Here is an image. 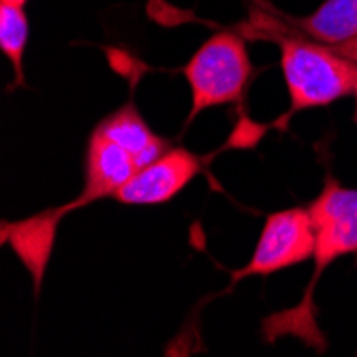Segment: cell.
I'll use <instances>...</instances> for the list:
<instances>
[{
	"label": "cell",
	"instance_id": "5",
	"mask_svg": "<svg viewBox=\"0 0 357 357\" xmlns=\"http://www.w3.org/2000/svg\"><path fill=\"white\" fill-rule=\"evenodd\" d=\"M206 158L184 148H169L154 163L142 167L128 180L116 197L126 206H156L172 202L204 169Z\"/></svg>",
	"mask_w": 357,
	"mask_h": 357
},
{
	"label": "cell",
	"instance_id": "8",
	"mask_svg": "<svg viewBox=\"0 0 357 357\" xmlns=\"http://www.w3.org/2000/svg\"><path fill=\"white\" fill-rule=\"evenodd\" d=\"M96 131H101L116 144H120L126 152H131L137 167H146L158 156H163L169 150V144L152 133V128L144 122L135 105H124L103 122H99Z\"/></svg>",
	"mask_w": 357,
	"mask_h": 357
},
{
	"label": "cell",
	"instance_id": "12",
	"mask_svg": "<svg viewBox=\"0 0 357 357\" xmlns=\"http://www.w3.org/2000/svg\"><path fill=\"white\" fill-rule=\"evenodd\" d=\"M353 94H355V122H357V86H355V92Z\"/></svg>",
	"mask_w": 357,
	"mask_h": 357
},
{
	"label": "cell",
	"instance_id": "4",
	"mask_svg": "<svg viewBox=\"0 0 357 357\" xmlns=\"http://www.w3.org/2000/svg\"><path fill=\"white\" fill-rule=\"evenodd\" d=\"M317 234L308 208H289L274 212L255 246L250 261L234 274V282L246 276H270L300 266L314 255Z\"/></svg>",
	"mask_w": 357,
	"mask_h": 357
},
{
	"label": "cell",
	"instance_id": "2",
	"mask_svg": "<svg viewBox=\"0 0 357 357\" xmlns=\"http://www.w3.org/2000/svg\"><path fill=\"white\" fill-rule=\"evenodd\" d=\"M250 73L252 64L246 41L229 30L212 35L184 67L190 88L188 122L210 107L240 101Z\"/></svg>",
	"mask_w": 357,
	"mask_h": 357
},
{
	"label": "cell",
	"instance_id": "3",
	"mask_svg": "<svg viewBox=\"0 0 357 357\" xmlns=\"http://www.w3.org/2000/svg\"><path fill=\"white\" fill-rule=\"evenodd\" d=\"M308 210H310L314 234H317V244H314V255H312L314 276L310 280V287L306 291L300 308L284 312V314L289 317L304 314V323H308L317 332L308 308H310L312 289L319 276L326 272V268L334 264L336 259L357 252V188H344L336 180H328L319 197L308 206ZM304 323H302V334H304L302 338H306Z\"/></svg>",
	"mask_w": 357,
	"mask_h": 357
},
{
	"label": "cell",
	"instance_id": "6",
	"mask_svg": "<svg viewBox=\"0 0 357 357\" xmlns=\"http://www.w3.org/2000/svg\"><path fill=\"white\" fill-rule=\"evenodd\" d=\"M139 172L135 158L131 152H126L120 144L96 131L88 142L86 150V176H84V188L79 197L71 202L67 212L88 206L92 202L116 197V192Z\"/></svg>",
	"mask_w": 357,
	"mask_h": 357
},
{
	"label": "cell",
	"instance_id": "9",
	"mask_svg": "<svg viewBox=\"0 0 357 357\" xmlns=\"http://www.w3.org/2000/svg\"><path fill=\"white\" fill-rule=\"evenodd\" d=\"M306 37L332 47L357 39V0H326L308 17L296 22Z\"/></svg>",
	"mask_w": 357,
	"mask_h": 357
},
{
	"label": "cell",
	"instance_id": "7",
	"mask_svg": "<svg viewBox=\"0 0 357 357\" xmlns=\"http://www.w3.org/2000/svg\"><path fill=\"white\" fill-rule=\"evenodd\" d=\"M64 214H67V210L62 206V208L45 210V212H41L37 216H30L26 220H17V222L5 220L3 222V242L11 244V248L17 252L26 270L32 274L35 291H39V287L43 282V274H45L50 255H52L58 222Z\"/></svg>",
	"mask_w": 357,
	"mask_h": 357
},
{
	"label": "cell",
	"instance_id": "11",
	"mask_svg": "<svg viewBox=\"0 0 357 357\" xmlns=\"http://www.w3.org/2000/svg\"><path fill=\"white\" fill-rule=\"evenodd\" d=\"M0 3H9V5H20V7H24L28 0H0Z\"/></svg>",
	"mask_w": 357,
	"mask_h": 357
},
{
	"label": "cell",
	"instance_id": "1",
	"mask_svg": "<svg viewBox=\"0 0 357 357\" xmlns=\"http://www.w3.org/2000/svg\"><path fill=\"white\" fill-rule=\"evenodd\" d=\"M280 69L289 90L284 120L302 109L326 107L355 92L357 62L332 45L302 37H280Z\"/></svg>",
	"mask_w": 357,
	"mask_h": 357
},
{
	"label": "cell",
	"instance_id": "10",
	"mask_svg": "<svg viewBox=\"0 0 357 357\" xmlns=\"http://www.w3.org/2000/svg\"><path fill=\"white\" fill-rule=\"evenodd\" d=\"M28 35H30V24L24 7L0 3V50L9 58L15 71V84L24 82L22 62L28 45Z\"/></svg>",
	"mask_w": 357,
	"mask_h": 357
}]
</instances>
